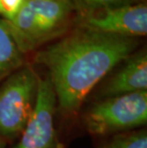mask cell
<instances>
[{
	"instance_id": "obj_5",
	"label": "cell",
	"mask_w": 147,
	"mask_h": 148,
	"mask_svg": "<svg viewBox=\"0 0 147 148\" xmlns=\"http://www.w3.org/2000/svg\"><path fill=\"white\" fill-rule=\"evenodd\" d=\"M75 26L113 36L140 38L147 34L146 1L79 12Z\"/></svg>"
},
{
	"instance_id": "obj_12",
	"label": "cell",
	"mask_w": 147,
	"mask_h": 148,
	"mask_svg": "<svg viewBox=\"0 0 147 148\" xmlns=\"http://www.w3.org/2000/svg\"><path fill=\"white\" fill-rule=\"evenodd\" d=\"M0 148H6V143L3 138H0Z\"/></svg>"
},
{
	"instance_id": "obj_9",
	"label": "cell",
	"mask_w": 147,
	"mask_h": 148,
	"mask_svg": "<svg viewBox=\"0 0 147 148\" xmlns=\"http://www.w3.org/2000/svg\"><path fill=\"white\" fill-rule=\"evenodd\" d=\"M98 148H147L146 130H134L114 135Z\"/></svg>"
},
{
	"instance_id": "obj_3",
	"label": "cell",
	"mask_w": 147,
	"mask_h": 148,
	"mask_svg": "<svg viewBox=\"0 0 147 148\" xmlns=\"http://www.w3.org/2000/svg\"><path fill=\"white\" fill-rule=\"evenodd\" d=\"M40 77L32 65L22 67L0 83V138L19 137L36 103Z\"/></svg>"
},
{
	"instance_id": "obj_11",
	"label": "cell",
	"mask_w": 147,
	"mask_h": 148,
	"mask_svg": "<svg viewBox=\"0 0 147 148\" xmlns=\"http://www.w3.org/2000/svg\"><path fill=\"white\" fill-rule=\"evenodd\" d=\"M27 0H0V19L11 21Z\"/></svg>"
},
{
	"instance_id": "obj_6",
	"label": "cell",
	"mask_w": 147,
	"mask_h": 148,
	"mask_svg": "<svg viewBox=\"0 0 147 148\" xmlns=\"http://www.w3.org/2000/svg\"><path fill=\"white\" fill-rule=\"evenodd\" d=\"M57 99L48 78H39L36 103L14 148H60L55 126Z\"/></svg>"
},
{
	"instance_id": "obj_1",
	"label": "cell",
	"mask_w": 147,
	"mask_h": 148,
	"mask_svg": "<svg viewBox=\"0 0 147 148\" xmlns=\"http://www.w3.org/2000/svg\"><path fill=\"white\" fill-rule=\"evenodd\" d=\"M139 45V38L75 26L38 49L34 62L48 71L47 78L54 89L57 109L71 118L79 113L90 93Z\"/></svg>"
},
{
	"instance_id": "obj_2",
	"label": "cell",
	"mask_w": 147,
	"mask_h": 148,
	"mask_svg": "<svg viewBox=\"0 0 147 148\" xmlns=\"http://www.w3.org/2000/svg\"><path fill=\"white\" fill-rule=\"evenodd\" d=\"M73 0H27L14 19L4 21L24 55L63 36L76 25Z\"/></svg>"
},
{
	"instance_id": "obj_10",
	"label": "cell",
	"mask_w": 147,
	"mask_h": 148,
	"mask_svg": "<svg viewBox=\"0 0 147 148\" xmlns=\"http://www.w3.org/2000/svg\"><path fill=\"white\" fill-rule=\"evenodd\" d=\"M79 12H92L99 9L109 7H117V6L135 4L146 1V0H73Z\"/></svg>"
},
{
	"instance_id": "obj_4",
	"label": "cell",
	"mask_w": 147,
	"mask_h": 148,
	"mask_svg": "<svg viewBox=\"0 0 147 148\" xmlns=\"http://www.w3.org/2000/svg\"><path fill=\"white\" fill-rule=\"evenodd\" d=\"M147 122V91L98 99L83 116L86 130L95 136L134 131Z\"/></svg>"
},
{
	"instance_id": "obj_7",
	"label": "cell",
	"mask_w": 147,
	"mask_h": 148,
	"mask_svg": "<svg viewBox=\"0 0 147 148\" xmlns=\"http://www.w3.org/2000/svg\"><path fill=\"white\" fill-rule=\"evenodd\" d=\"M101 83L98 99L147 91V51L137 49L118 64Z\"/></svg>"
},
{
	"instance_id": "obj_8",
	"label": "cell",
	"mask_w": 147,
	"mask_h": 148,
	"mask_svg": "<svg viewBox=\"0 0 147 148\" xmlns=\"http://www.w3.org/2000/svg\"><path fill=\"white\" fill-rule=\"evenodd\" d=\"M25 64V55L19 50L5 22L0 19V83Z\"/></svg>"
}]
</instances>
